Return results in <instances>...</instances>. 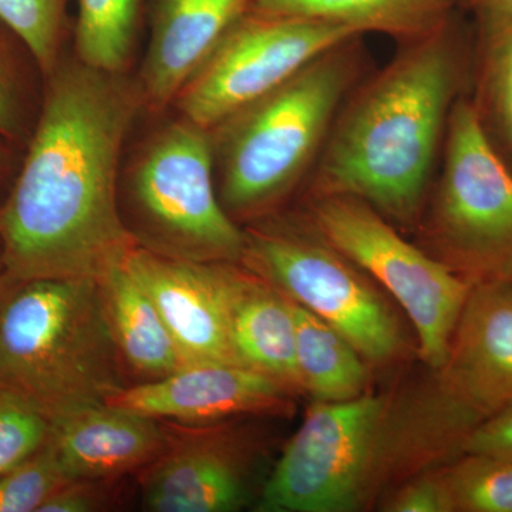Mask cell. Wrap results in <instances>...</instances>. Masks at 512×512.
I'll return each mask as SVG.
<instances>
[{"instance_id": "obj_21", "label": "cell", "mask_w": 512, "mask_h": 512, "mask_svg": "<svg viewBox=\"0 0 512 512\" xmlns=\"http://www.w3.org/2000/svg\"><path fill=\"white\" fill-rule=\"evenodd\" d=\"M144 0H79L73 53L80 62L109 73H130Z\"/></svg>"}, {"instance_id": "obj_14", "label": "cell", "mask_w": 512, "mask_h": 512, "mask_svg": "<svg viewBox=\"0 0 512 512\" xmlns=\"http://www.w3.org/2000/svg\"><path fill=\"white\" fill-rule=\"evenodd\" d=\"M123 262L153 299L185 366L241 365L229 339L221 262L178 261L138 245Z\"/></svg>"}, {"instance_id": "obj_18", "label": "cell", "mask_w": 512, "mask_h": 512, "mask_svg": "<svg viewBox=\"0 0 512 512\" xmlns=\"http://www.w3.org/2000/svg\"><path fill=\"white\" fill-rule=\"evenodd\" d=\"M104 311L128 376L153 382L184 365L153 299L121 261L99 279Z\"/></svg>"}, {"instance_id": "obj_27", "label": "cell", "mask_w": 512, "mask_h": 512, "mask_svg": "<svg viewBox=\"0 0 512 512\" xmlns=\"http://www.w3.org/2000/svg\"><path fill=\"white\" fill-rule=\"evenodd\" d=\"M67 480L52 444L0 476V512H39Z\"/></svg>"}, {"instance_id": "obj_7", "label": "cell", "mask_w": 512, "mask_h": 512, "mask_svg": "<svg viewBox=\"0 0 512 512\" xmlns=\"http://www.w3.org/2000/svg\"><path fill=\"white\" fill-rule=\"evenodd\" d=\"M242 228L239 264L339 330L367 363L399 359L404 339L392 306L305 214L276 211Z\"/></svg>"}, {"instance_id": "obj_9", "label": "cell", "mask_w": 512, "mask_h": 512, "mask_svg": "<svg viewBox=\"0 0 512 512\" xmlns=\"http://www.w3.org/2000/svg\"><path fill=\"white\" fill-rule=\"evenodd\" d=\"M303 214L402 306L416 329L421 359L437 372L474 285L406 241L392 222L359 198L308 195Z\"/></svg>"}, {"instance_id": "obj_25", "label": "cell", "mask_w": 512, "mask_h": 512, "mask_svg": "<svg viewBox=\"0 0 512 512\" xmlns=\"http://www.w3.org/2000/svg\"><path fill=\"white\" fill-rule=\"evenodd\" d=\"M67 6L69 0H0V20L29 47L43 79L66 52Z\"/></svg>"}, {"instance_id": "obj_19", "label": "cell", "mask_w": 512, "mask_h": 512, "mask_svg": "<svg viewBox=\"0 0 512 512\" xmlns=\"http://www.w3.org/2000/svg\"><path fill=\"white\" fill-rule=\"evenodd\" d=\"M251 9L333 23L363 36L380 33L399 45L429 35L460 10L456 0H252Z\"/></svg>"}, {"instance_id": "obj_15", "label": "cell", "mask_w": 512, "mask_h": 512, "mask_svg": "<svg viewBox=\"0 0 512 512\" xmlns=\"http://www.w3.org/2000/svg\"><path fill=\"white\" fill-rule=\"evenodd\" d=\"M252 0H153L150 43L136 79L144 111L161 116Z\"/></svg>"}, {"instance_id": "obj_4", "label": "cell", "mask_w": 512, "mask_h": 512, "mask_svg": "<svg viewBox=\"0 0 512 512\" xmlns=\"http://www.w3.org/2000/svg\"><path fill=\"white\" fill-rule=\"evenodd\" d=\"M362 37L208 128L218 198L241 227L281 211L312 174L336 114L362 79Z\"/></svg>"}, {"instance_id": "obj_20", "label": "cell", "mask_w": 512, "mask_h": 512, "mask_svg": "<svg viewBox=\"0 0 512 512\" xmlns=\"http://www.w3.org/2000/svg\"><path fill=\"white\" fill-rule=\"evenodd\" d=\"M296 367L301 392L313 402L335 403L367 393V360L339 330L292 301Z\"/></svg>"}, {"instance_id": "obj_30", "label": "cell", "mask_w": 512, "mask_h": 512, "mask_svg": "<svg viewBox=\"0 0 512 512\" xmlns=\"http://www.w3.org/2000/svg\"><path fill=\"white\" fill-rule=\"evenodd\" d=\"M463 453H480L512 460V407L481 421L464 443Z\"/></svg>"}, {"instance_id": "obj_32", "label": "cell", "mask_w": 512, "mask_h": 512, "mask_svg": "<svg viewBox=\"0 0 512 512\" xmlns=\"http://www.w3.org/2000/svg\"><path fill=\"white\" fill-rule=\"evenodd\" d=\"M15 151V146L0 138V192L6 185L12 183L16 171H18L19 164Z\"/></svg>"}, {"instance_id": "obj_24", "label": "cell", "mask_w": 512, "mask_h": 512, "mask_svg": "<svg viewBox=\"0 0 512 512\" xmlns=\"http://www.w3.org/2000/svg\"><path fill=\"white\" fill-rule=\"evenodd\" d=\"M441 473L454 512H512V460L463 453Z\"/></svg>"}, {"instance_id": "obj_17", "label": "cell", "mask_w": 512, "mask_h": 512, "mask_svg": "<svg viewBox=\"0 0 512 512\" xmlns=\"http://www.w3.org/2000/svg\"><path fill=\"white\" fill-rule=\"evenodd\" d=\"M221 288L238 362L301 394L291 299L234 262H221Z\"/></svg>"}, {"instance_id": "obj_8", "label": "cell", "mask_w": 512, "mask_h": 512, "mask_svg": "<svg viewBox=\"0 0 512 512\" xmlns=\"http://www.w3.org/2000/svg\"><path fill=\"white\" fill-rule=\"evenodd\" d=\"M426 235L470 284L512 281V173L467 94L448 117Z\"/></svg>"}, {"instance_id": "obj_31", "label": "cell", "mask_w": 512, "mask_h": 512, "mask_svg": "<svg viewBox=\"0 0 512 512\" xmlns=\"http://www.w3.org/2000/svg\"><path fill=\"white\" fill-rule=\"evenodd\" d=\"M458 9L470 13L476 26L512 23V0H456Z\"/></svg>"}, {"instance_id": "obj_12", "label": "cell", "mask_w": 512, "mask_h": 512, "mask_svg": "<svg viewBox=\"0 0 512 512\" xmlns=\"http://www.w3.org/2000/svg\"><path fill=\"white\" fill-rule=\"evenodd\" d=\"M293 394L278 380L235 363L187 365L133 383L107 400L114 406L177 423H217L241 416H286Z\"/></svg>"}, {"instance_id": "obj_29", "label": "cell", "mask_w": 512, "mask_h": 512, "mask_svg": "<svg viewBox=\"0 0 512 512\" xmlns=\"http://www.w3.org/2000/svg\"><path fill=\"white\" fill-rule=\"evenodd\" d=\"M123 478H77L66 481L39 512H96L119 503Z\"/></svg>"}, {"instance_id": "obj_26", "label": "cell", "mask_w": 512, "mask_h": 512, "mask_svg": "<svg viewBox=\"0 0 512 512\" xmlns=\"http://www.w3.org/2000/svg\"><path fill=\"white\" fill-rule=\"evenodd\" d=\"M52 421L26 397L0 387V476L49 443Z\"/></svg>"}, {"instance_id": "obj_16", "label": "cell", "mask_w": 512, "mask_h": 512, "mask_svg": "<svg viewBox=\"0 0 512 512\" xmlns=\"http://www.w3.org/2000/svg\"><path fill=\"white\" fill-rule=\"evenodd\" d=\"M167 441L164 420L107 402L56 421L50 436L67 480L138 473L163 453Z\"/></svg>"}, {"instance_id": "obj_1", "label": "cell", "mask_w": 512, "mask_h": 512, "mask_svg": "<svg viewBox=\"0 0 512 512\" xmlns=\"http://www.w3.org/2000/svg\"><path fill=\"white\" fill-rule=\"evenodd\" d=\"M144 111L136 76L63 53L43 79L35 128L0 200V254L9 282L94 279L136 241L121 220L124 146Z\"/></svg>"}, {"instance_id": "obj_11", "label": "cell", "mask_w": 512, "mask_h": 512, "mask_svg": "<svg viewBox=\"0 0 512 512\" xmlns=\"http://www.w3.org/2000/svg\"><path fill=\"white\" fill-rule=\"evenodd\" d=\"M163 453L138 471L141 505L151 512H232L251 503L261 441L237 421H167Z\"/></svg>"}, {"instance_id": "obj_33", "label": "cell", "mask_w": 512, "mask_h": 512, "mask_svg": "<svg viewBox=\"0 0 512 512\" xmlns=\"http://www.w3.org/2000/svg\"><path fill=\"white\" fill-rule=\"evenodd\" d=\"M6 276H5V269H3L2 264V254H0V291H2L3 286L6 285Z\"/></svg>"}, {"instance_id": "obj_6", "label": "cell", "mask_w": 512, "mask_h": 512, "mask_svg": "<svg viewBox=\"0 0 512 512\" xmlns=\"http://www.w3.org/2000/svg\"><path fill=\"white\" fill-rule=\"evenodd\" d=\"M121 220L140 248L188 262H234L244 228L222 208L210 130L177 114L144 137L123 161Z\"/></svg>"}, {"instance_id": "obj_28", "label": "cell", "mask_w": 512, "mask_h": 512, "mask_svg": "<svg viewBox=\"0 0 512 512\" xmlns=\"http://www.w3.org/2000/svg\"><path fill=\"white\" fill-rule=\"evenodd\" d=\"M387 512H454L441 466L429 468L407 478L384 497Z\"/></svg>"}, {"instance_id": "obj_5", "label": "cell", "mask_w": 512, "mask_h": 512, "mask_svg": "<svg viewBox=\"0 0 512 512\" xmlns=\"http://www.w3.org/2000/svg\"><path fill=\"white\" fill-rule=\"evenodd\" d=\"M99 281L33 279L0 291V387L47 419L106 403L130 386Z\"/></svg>"}, {"instance_id": "obj_3", "label": "cell", "mask_w": 512, "mask_h": 512, "mask_svg": "<svg viewBox=\"0 0 512 512\" xmlns=\"http://www.w3.org/2000/svg\"><path fill=\"white\" fill-rule=\"evenodd\" d=\"M464 433L430 386L313 402L262 484L258 512H357L456 458Z\"/></svg>"}, {"instance_id": "obj_10", "label": "cell", "mask_w": 512, "mask_h": 512, "mask_svg": "<svg viewBox=\"0 0 512 512\" xmlns=\"http://www.w3.org/2000/svg\"><path fill=\"white\" fill-rule=\"evenodd\" d=\"M360 36L345 26L249 8L181 89L173 107L198 126L214 127L316 57Z\"/></svg>"}, {"instance_id": "obj_13", "label": "cell", "mask_w": 512, "mask_h": 512, "mask_svg": "<svg viewBox=\"0 0 512 512\" xmlns=\"http://www.w3.org/2000/svg\"><path fill=\"white\" fill-rule=\"evenodd\" d=\"M434 380L480 423L512 407V281L471 288Z\"/></svg>"}, {"instance_id": "obj_2", "label": "cell", "mask_w": 512, "mask_h": 512, "mask_svg": "<svg viewBox=\"0 0 512 512\" xmlns=\"http://www.w3.org/2000/svg\"><path fill=\"white\" fill-rule=\"evenodd\" d=\"M473 42L457 10L429 35L400 43L343 101L308 195H350L387 220L416 224L448 117L471 87Z\"/></svg>"}, {"instance_id": "obj_23", "label": "cell", "mask_w": 512, "mask_h": 512, "mask_svg": "<svg viewBox=\"0 0 512 512\" xmlns=\"http://www.w3.org/2000/svg\"><path fill=\"white\" fill-rule=\"evenodd\" d=\"M42 77L29 47L0 20V138L26 147L42 104Z\"/></svg>"}, {"instance_id": "obj_22", "label": "cell", "mask_w": 512, "mask_h": 512, "mask_svg": "<svg viewBox=\"0 0 512 512\" xmlns=\"http://www.w3.org/2000/svg\"><path fill=\"white\" fill-rule=\"evenodd\" d=\"M471 97L485 130L512 154V23L474 26Z\"/></svg>"}]
</instances>
